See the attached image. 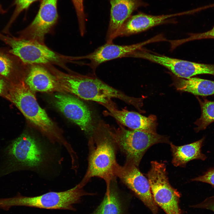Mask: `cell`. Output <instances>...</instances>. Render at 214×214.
I'll use <instances>...</instances> for the list:
<instances>
[{"label":"cell","instance_id":"1","mask_svg":"<svg viewBox=\"0 0 214 214\" xmlns=\"http://www.w3.org/2000/svg\"><path fill=\"white\" fill-rule=\"evenodd\" d=\"M50 70L54 75L60 86L65 93L69 92L86 100L94 101L103 105L112 102L117 98L137 107L140 98L131 97L109 86L96 76L84 75L71 71L65 73L54 66Z\"/></svg>","mask_w":214,"mask_h":214},{"label":"cell","instance_id":"2","mask_svg":"<svg viewBox=\"0 0 214 214\" xmlns=\"http://www.w3.org/2000/svg\"><path fill=\"white\" fill-rule=\"evenodd\" d=\"M24 80L10 83L6 99L13 103L26 119L52 143L66 146L68 141L61 131L40 106Z\"/></svg>","mask_w":214,"mask_h":214},{"label":"cell","instance_id":"3","mask_svg":"<svg viewBox=\"0 0 214 214\" xmlns=\"http://www.w3.org/2000/svg\"><path fill=\"white\" fill-rule=\"evenodd\" d=\"M89 142V152L87 171L80 184L84 186L91 178L103 179L107 188L116 177L119 165L116 158V145L109 131V126L100 123L95 127Z\"/></svg>","mask_w":214,"mask_h":214},{"label":"cell","instance_id":"4","mask_svg":"<svg viewBox=\"0 0 214 214\" xmlns=\"http://www.w3.org/2000/svg\"><path fill=\"white\" fill-rule=\"evenodd\" d=\"M5 154L6 173L21 170L40 172L48 166L53 158L48 146L26 133L13 141L6 148Z\"/></svg>","mask_w":214,"mask_h":214},{"label":"cell","instance_id":"5","mask_svg":"<svg viewBox=\"0 0 214 214\" xmlns=\"http://www.w3.org/2000/svg\"><path fill=\"white\" fill-rule=\"evenodd\" d=\"M79 183L68 190L49 192L35 196L18 194L13 197L0 199V209L8 210L11 207L23 206L48 209L74 210L73 205L86 195Z\"/></svg>","mask_w":214,"mask_h":214},{"label":"cell","instance_id":"6","mask_svg":"<svg viewBox=\"0 0 214 214\" xmlns=\"http://www.w3.org/2000/svg\"><path fill=\"white\" fill-rule=\"evenodd\" d=\"M0 40L9 45L11 52L26 64H55L68 71L70 70L65 64L67 62H72L71 57L60 54L45 44L5 35L0 32Z\"/></svg>","mask_w":214,"mask_h":214},{"label":"cell","instance_id":"7","mask_svg":"<svg viewBox=\"0 0 214 214\" xmlns=\"http://www.w3.org/2000/svg\"><path fill=\"white\" fill-rule=\"evenodd\" d=\"M110 134L116 145L125 155L126 162L138 167L144 155L154 144L170 143L167 137L139 130H130L122 127L117 129L109 126Z\"/></svg>","mask_w":214,"mask_h":214},{"label":"cell","instance_id":"8","mask_svg":"<svg viewBox=\"0 0 214 214\" xmlns=\"http://www.w3.org/2000/svg\"><path fill=\"white\" fill-rule=\"evenodd\" d=\"M154 200L166 214H181L179 193L170 185L165 164L157 162L151 165L147 174Z\"/></svg>","mask_w":214,"mask_h":214},{"label":"cell","instance_id":"9","mask_svg":"<svg viewBox=\"0 0 214 214\" xmlns=\"http://www.w3.org/2000/svg\"><path fill=\"white\" fill-rule=\"evenodd\" d=\"M58 0H42L34 19L17 32L18 37L45 44V35L50 32L58 19Z\"/></svg>","mask_w":214,"mask_h":214},{"label":"cell","instance_id":"10","mask_svg":"<svg viewBox=\"0 0 214 214\" xmlns=\"http://www.w3.org/2000/svg\"><path fill=\"white\" fill-rule=\"evenodd\" d=\"M136 56L161 65L180 78L187 79L203 74L214 75V64L198 63L171 58L142 49L136 52Z\"/></svg>","mask_w":214,"mask_h":214},{"label":"cell","instance_id":"11","mask_svg":"<svg viewBox=\"0 0 214 214\" xmlns=\"http://www.w3.org/2000/svg\"><path fill=\"white\" fill-rule=\"evenodd\" d=\"M56 107L67 119L86 133L92 134L94 126L91 112L82 101L66 93L58 92L54 99Z\"/></svg>","mask_w":214,"mask_h":214},{"label":"cell","instance_id":"12","mask_svg":"<svg viewBox=\"0 0 214 214\" xmlns=\"http://www.w3.org/2000/svg\"><path fill=\"white\" fill-rule=\"evenodd\" d=\"M116 176L135 194L153 214H157L158 206L154 200L148 180L138 167L126 162L124 166L119 165Z\"/></svg>","mask_w":214,"mask_h":214},{"label":"cell","instance_id":"13","mask_svg":"<svg viewBox=\"0 0 214 214\" xmlns=\"http://www.w3.org/2000/svg\"><path fill=\"white\" fill-rule=\"evenodd\" d=\"M195 12V9L173 14L158 15L139 12L135 15H131L124 23L118 32L116 38L139 33L166 23L172 18Z\"/></svg>","mask_w":214,"mask_h":214},{"label":"cell","instance_id":"14","mask_svg":"<svg viewBox=\"0 0 214 214\" xmlns=\"http://www.w3.org/2000/svg\"><path fill=\"white\" fill-rule=\"evenodd\" d=\"M154 41L153 38L146 41L128 45H119L106 43L86 55L75 57V60L87 59L90 62L87 65L95 70L101 63L117 58L128 57L132 53L141 48L144 45Z\"/></svg>","mask_w":214,"mask_h":214},{"label":"cell","instance_id":"15","mask_svg":"<svg viewBox=\"0 0 214 214\" xmlns=\"http://www.w3.org/2000/svg\"><path fill=\"white\" fill-rule=\"evenodd\" d=\"M109 24L106 36L107 43H112L124 23L132 13L141 7L148 6L143 0H110Z\"/></svg>","mask_w":214,"mask_h":214},{"label":"cell","instance_id":"16","mask_svg":"<svg viewBox=\"0 0 214 214\" xmlns=\"http://www.w3.org/2000/svg\"><path fill=\"white\" fill-rule=\"evenodd\" d=\"M24 81L33 92L65 93L45 65L26 64Z\"/></svg>","mask_w":214,"mask_h":214},{"label":"cell","instance_id":"17","mask_svg":"<svg viewBox=\"0 0 214 214\" xmlns=\"http://www.w3.org/2000/svg\"><path fill=\"white\" fill-rule=\"evenodd\" d=\"M112 102L103 106L108 110L109 114L120 123L133 130L156 133L157 118L155 115L147 117L125 109L118 110Z\"/></svg>","mask_w":214,"mask_h":214},{"label":"cell","instance_id":"18","mask_svg":"<svg viewBox=\"0 0 214 214\" xmlns=\"http://www.w3.org/2000/svg\"><path fill=\"white\" fill-rule=\"evenodd\" d=\"M26 64L10 51V48L0 47V76L11 83L24 79Z\"/></svg>","mask_w":214,"mask_h":214},{"label":"cell","instance_id":"19","mask_svg":"<svg viewBox=\"0 0 214 214\" xmlns=\"http://www.w3.org/2000/svg\"><path fill=\"white\" fill-rule=\"evenodd\" d=\"M205 139H200L191 144L177 146L170 143L173 158L172 164L175 166L185 167L187 163L191 160H204L206 155L201 151V148Z\"/></svg>","mask_w":214,"mask_h":214},{"label":"cell","instance_id":"20","mask_svg":"<svg viewBox=\"0 0 214 214\" xmlns=\"http://www.w3.org/2000/svg\"><path fill=\"white\" fill-rule=\"evenodd\" d=\"M175 85L177 90L196 95L205 96L214 95V81L196 77L179 78Z\"/></svg>","mask_w":214,"mask_h":214},{"label":"cell","instance_id":"21","mask_svg":"<svg viewBox=\"0 0 214 214\" xmlns=\"http://www.w3.org/2000/svg\"><path fill=\"white\" fill-rule=\"evenodd\" d=\"M103 201L91 214H123L122 204L117 192L107 188Z\"/></svg>","mask_w":214,"mask_h":214},{"label":"cell","instance_id":"22","mask_svg":"<svg viewBox=\"0 0 214 214\" xmlns=\"http://www.w3.org/2000/svg\"><path fill=\"white\" fill-rule=\"evenodd\" d=\"M201 110L200 117L194 124L197 127L195 128L196 132L205 130L210 124L214 122V101H211L206 98L202 100L196 97Z\"/></svg>","mask_w":214,"mask_h":214},{"label":"cell","instance_id":"23","mask_svg":"<svg viewBox=\"0 0 214 214\" xmlns=\"http://www.w3.org/2000/svg\"><path fill=\"white\" fill-rule=\"evenodd\" d=\"M38 0H15L13 4L15 6L14 10L9 21L3 29L2 32L6 34H10V28L20 13L28 9L33 3Z\"/></svg>","mask_w":214,"mask_h":214},{"label":"cell","instance_id":"24","mask_svg":"<svg viewBox=\"0 0 214 214\" xmlns=\"http://www.w3.org/2000/svg\"><path fill=\"white\" fill-rule=\"evenodd\" d=\"M84 0H72L76 12L81 34L84 35L85 31V19L84 6Z\"/></svg>","mask_w":214,"mask_h":214},{"label":"cell","instance_id":"25","mask_svg":"<svg viewBox=\"0 0 214 214\" xmlns=\"http://www.w3.org/2000/svg\"><path fill=\"white\" fill-rule=\"evenodd\" d=\"M191 181L208 183L214 187V168L210 169L202 175L192 179Z\"/></svg>","mask_w":214,"mask_h":214},{"label":"cell","instance_id":"26","mask_svg":"<svg viewBox=\"0 0 214 214\" xmlns=\"http://www.w3.org/2000/svg\"><path fill=\"white\" fill-rule=\"evenodd\" d=\"M191 207L195 208L207 210L214 212V195L207 197L202 202Z\"/></svg>","mask_w":214,"mask_h":214},{"label":"cell","instance_id":"27","mask_svg":"<svg viewBox=\"0 0 214 214\" xmlns=\"http://www.w3.org/2000/svg\"><path fill=\"white\" fill-rule=\"evenodd\" d=\"M214 39V26L210 30L201 33L191 34L185 41L203 39Z\"/></svg>","mask_w":214,"mask_h":214},{"label":"cell","instance_id":"28","mask_svg":"<svg viewBox=\"0 0 214 214\" xmlns=\"http://www.w3.org/2000/svg\"><path fill=\"white\" fill-rule=\"evenodd\" d=\"M10 83L0 76V96L6 99Z\"/></svg>","mask_w":214,"mask_h":214},{"label":"cell","instance_id":"29","mask_svg":"<svg viewBox=\"0 0 214 214\" xmlns=\"http://www.w3.org/2000/svg\"><path fill=\"white\" fill-rule=\"evenodd\" d=\"M6 12V11L4 10L1 5L0 4V14H3Z\"/></svg>","mask_w":214,"mask_h":214}]
</instances>
